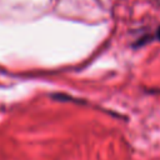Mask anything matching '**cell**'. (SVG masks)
<instances>
[{"mask_svg": "<svg viewBox=\"0 0 160 160\" xmlns=\"http://www.w3.org/2000/svg\"><path fill=\"white\" fill-rule=\"evenodd\" d=\"M156 39L160 41V26L158 28V30H156Z\"/></svg>", "mask_w": 160, "mask_h": 160, "instance_id": "cell-1", "label": "cell"}]
</instances>
